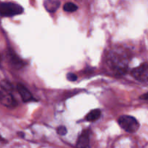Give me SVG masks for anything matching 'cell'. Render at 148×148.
Returning <instances> with one entry per match:
<instances>
[{
  "label": "cell",
  "mask_w": 148,
  "mask_h": 148,
  "mask_svg": "<svg viewBox=\"0 0 148 148\" xmlns=\"http://www.w3.org/2000/svg\"><path fill=\"white\" fill-rule=\"evenodd\" d=\"M66 78L69 81H71V82H75L77 79V76L75 74L72 73V72H69L66 75Z\"/></svg>",
  "instance_id": "cell-14"
},
{
  "label": "cell",
  "mask_w": 148,
  "mask_h": 148,
  "mask_svg": "<svg viewBox=\"0 0 148 148\" xmlns=\"http://www.w3.org/2000/svg\"><path fill=\"white\" fill-rule=\"evenodd\" d=\"M23 12V8L17 4L12 2L0 3V16L12 17Z\"/></svg>",
  "instance_id": "cell-3"
},
{
  "label": "cell",
  "mask_w": 148,
  "mask_h": 148,
  "mask_svg": "<svg viewBox=\"0 0 148 148\" xmlns=\"http://www.w3.org/2000/svg\"><path fill=\"white\" fill-rule=\"evenodd\" d=\"M118 123L124 131L129 133L136 132L140 128V123L134 117L131 116H121L119 118Z\"/></svg>",
  "instance_id": "cell-2"
},
{
  "label": "cell",
  "mask_w": 148,
  "mask_h": 148,
  "mask_svg": "<svg viewBox=\"0 0 148 148\" xmlns=\"http://www.w3.org/2000/svg\"><path fill=\"white\" fill-rule=\"evenodd\" d=\"M0 88H1L2 90L8 92H12L14 90V87H13L12 84L10 81L7 80V79H2L0 82Z\"/></svg>",
  "instance_id": "cell-11"
},
{
  "label": "cell",
  "mask_w": 148,
  "mask_h": 148,
  "mask_svg": "<svg viewBox=\"0 0 148 148\" xmlns=\"http://www.w3.org/2000/svg\"><path fill=\"white\" fill-rule=\"evenodd\" d=\"M17 90L24 102H28L33 100V96L32 94L23 85L20 83L17 84Z\"/></svg>",
  "instance_id": "cell-7"
},
{
  "label": "cell",
  "mask_w": 148,
  "mask_h": 148,
  "mask_svg": "<svg viewBox=\"0 0 148 148\" xmlns=\"http://www.w3.org/2000/svg\"><path fill=\"white\" fill-rule=\"evenodd\" d=\"M132 75L137 80L142 82H147L148 79V65L147 63H144L134 68L132 71Z\"/></svg>",
  "instance_id": "cell-4"
},
{
  "label": "cell",
  "mask_w": 148,
  "mask_h": 148,
  "mask_svg": "<svg viewBox=\"0 0 148 148\" xmlns=\"http://www.w3.org/2000/svg\"><path fill=\"white\" fill-rule=\"evenodd\" d=\"M147 95H148V94L147 93V92H146V93H145L144 95H141V96H140V99L145 100V101H147V98H148Z\"/></svg>",
  "instance_id": "cell-15"
},
{
  "label": "cell",
  "mask_w": 148,
  "mask_h": 148,
  "mask_svg": "<svg viewBox=\"0 0 148 148\" xmlns=\"http://www.w3.org/2000/svg\"><path fill=\"white\" fill-rule=\"evenodd\" d=\"M56 131H57V133L59 134V135L64 136L67 133V130H66V127L64 126H59L57 129H56Z\"/></svg>",
  "instance_id": "cell-13"
},
{
  "label": "cell",
  "mask_w": 148,
  "mask_h": 148,
  "mask_svg": "<svg viewBox=\"0 0 148 148\" xmlns=\"http://www.w3.org/2000/svg\"><path fill=\"white\" fill-rule=\"evenodd\" d=\"M129 57L121 50H113L107 56V64L115 73L121 75L127 72Z\"/></svg>",
  "instance_id": "cell-1"
},
{
  "label": "cell",
  "mask_w": 148,
  "mask_h": 148,
  "mask_svg": "<svg viewBox=\"0 0 148 148\" xmlns=\"http://www.w3.org/2000/svg\"><path fill=\"white\" fill-rule=\"evenodd\" d=\"M8 58L9 61H10V64L14 66L16 69H20L22 68L24 65L23 61L15 54L13 51H9L8 52Z\"/></svg>",
  "instance_id": "cell-8"
},
{
  "label": "cell",
  "mask_w": 148,
  "mask_h": 148,
  "mask_svg": "<svg viewBox=\"0 0 148 148\" xmlns=\"http://www.w3.org/2000/svg\"><path fill=\"white\" fill-rule=\"evenodd\" d=\"M64 10L67 12H73L77 10L78 7L75 4L72 2H67L64 5L63 7Z\"/></svg>",
  "instance_id": "cell-12"
},
{
  "label": "cell",
  "mask_w": 148,
  "mask_h": 148,
  "mask_svg": "<svg viewBox=\"0 0 148 148\" xmlns=\"http://www.w3.org/2000/svg\"><path fill=\"white\" fill-rule=\"evenodd\" d=\"M90 130H83L82 134L79 136L77 141V147H88L90 144Z\"/></svg>",
  "instance_id": "cell-6"
},
{
  "label": "cell",
  "mask_w": 148,
  "mask_h": 148,
  "mask_svg": "<svg viewBox=\"0 0 148 148\" xmlns=\"http://www.w3.org/2000/svg\"><path fill=\"white\" fill-rule=\"evenodd\" d=\"M43 6L48 12H54L60 6V1L59 0H45Z\"/></svg>",
  "instance_id": "cell-9"
},
{
  "label": "cell",
  "mask_w": 148,
  "mask_h": 148,
  "mask_svg": "<svg viewBox=\"0 0 148 148\" xmlns=\"http://www.w3.org/2000/svg\"><path fill=\"white\" fill-rule=\"evenodd\" d=\"M4 142V140L1 137V136H0V144H3Z\"/></svg>",
  "instance_id": "cell-16"
},
{
  "label": "cell",
  "mask_w": 148,
  "mask_h": 148,
  "mask_svg": "<svg viewBox=\"0 0 148 148\" xmlns=\"http://www.w3.org/2000/svg\"><path fill=\"white\" fill-rule=\"evenodd\" d=\"M101 111L100 109H94L90 111L86 116V120L88 121H95L101 117Z\"/></svg>",
  "instance_id": "cell-10"
},
{
  "label": "cell",
  "mask_w": 148,
  "mask_h": 148,
  "mask_svg": "<svg viewBox=\"0 0 148 148\" xmlns=\"http://www.w3.org/2000/svg\"><path fill=\"white\" fill-rule=\"evenodd\" d=\"M0 103L8 108H14L17 106V103L11 92L6 91H0Z\"/></svg>",
  "instance_id": "cell-5"
}]
</instances>
